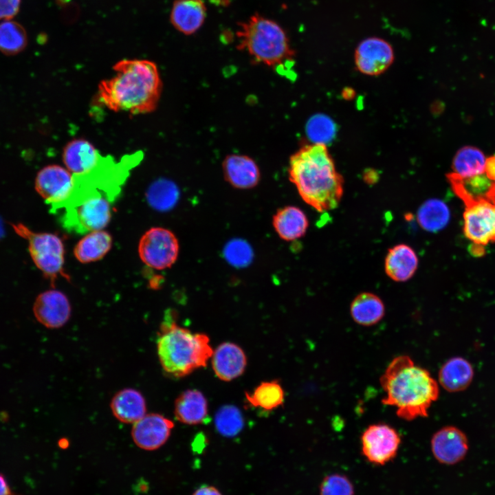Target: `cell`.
<instances>
[{"mask_svg": "<svg viewBox=\"0 0 495 495\" xmlns=\"http://www.w3.org/2000/svg\"><path fill=\"white\" fill-rule=\"evenodd\" d=\"M192 495H223L214 486L203 485L194 491Z\"/></svg>", "mask_w": 495, "mask_h": 495, "instance_id": "obj_37", "label": "cell"}, {"mask_svg": "<svg viewBox=\"0 0 495 495\" xmlns=\"http://www.w3.org/2000/svg\"><path fill=\"white\" fill-rule=\"evenodd\" d=\"M14 230L27 240L31 257L44 276L54 282L63 274L64 245L56 234L34 232L22 223L12 224Z\"/></svg>", "mask_w": 495, "mask_h": 495, "instance_id": "obj_7", "label": "cell"}, {"mask_svg": "<svg viewBox=\"0 0 495 495\" xmlns=\"http://www.w3.org/2000/svg\"><path fill=\"white\" fill-rule=\"evenodd\" d=\"M21 0H0V20L11 19L18 12Z\"/></svg>", "mask_w": 495, "mask_h": 495, "instance_id": "obj_36", "label": "cell"}, {"mask_svg": "<svg viewBox=\"0 0 495 495\" xmlns=\"http://www.w3.org/2000/svg\"><path fill=\"white\" fill-rule=\"evenodd\" d=\"M362 455L375 465H384L397 456L401 444L397 431L385 424L368 426L360 437Z\"/></svg>", "mask_w": 495, "mask_h": 495, "instance_id": "obj_10", "label": "cell"}, {"mask_svg": "<svg viewBox=\"0 0 495 495\" xmlns=\"http://www.w3.org/2000/svg\"><path fill=\"white\" fill-rule=\"evenodd\" d=\"M485 174L490 180L495 182V155L486 159Z\"/></svg>", "mask_w": 495, "mask_h": 495, "instance_id": "obj_38", "label": "cell"}, {"mask_svg": "<svg viewBox=\"0 0 495 495\" xmlns=\"http://www.w3.org/2000/svg\"><path fill=\"white\" fill-rule=\"evenodd\" d=\"M27 35L24 28L10 19L0 23V51L7 55L21 52L26 46Z\"/></svg>", "mask_w": 495, "mask_h": 495, "instance_id": "obj_31", "label": "cell"}, {"mask_svg": "<svg viewBox=\"0 0 495 495\" xmlns=\"http://www.w3.org/2000/svg\"><path fill=\"white\" fill-rule=\"evenodd\" d=\"M1 234H2V230H1V224H0V236L1 235Z\"/></svg>", "mask_w": 495, "mask_h": 495, "instance_id": "obj_40", "label": "cell"}, {"mask_svg": "<svg viewBox=\"0 0 495 495\" xmlns=\"http://www.w3.org/2000/svg\"><path fill=\"white\" fill-rule=\"evenodd\" d=\"M393 59L394 53L390 43L377 37L363 40L355 52L358 69L370 76L378 75L386 71Z\"/></svg>", "mask_w": 495, "mask_h": 495, "instance_id": "obj_14", "label": "cell"}, {"mask_svg": "<svg viewBox=\"0 0 495 495\" xmlns=\"http://www.w3.org/2000/svg\"><path fill=\"white\" fill-rule=\"evenodd\" d=\"M418 257L408 245L398 244L390 248L385 258L384 267L387 276L397 282L409 280L418 267Z\"/></svg>", "mask_w": 495, "mask_h": 495, "instance_id": "obj_21", "label": "cell"}, {"mask_svg": "<svg viewBox=\"0 0 495 495\" xmlns=\"http://www.w3.org/2000/svg\"><path fill=\"white\" fill-rule=\"evenodd\" d=\"M384 405L397 408V415L406 421L428 416L439 397V386L430 373L408 355L395 358L380 379Z\"/></svg>", "mask_w": 495, "mask_h": 495, "instance_id": "obj_3", "label": "cell"}, {"mask_svg": "<svg viewBox=\"0 0 495 495\" xmlns=\"http://www.w3.org/2000/svg\"><path fill=\"white\" fill-rule=\"evenodd\" d=\"M63 160L67 169L74 176L92 173L98 166L100 155L95 146L85 139L69 142L63 152Z\"/></svg>", "mask_w": 495, "mask_h": 495, "instance_id": "obj_16", "label": "cell"}, {"mask_svg": "<svg viewBox=\"0 0 495 495\" xmlns=\"http://www.w3.org/2000/svg\"><path fill=\"white\" fill-rule=\"evenodd\" d=\"M432 453L440 463L455 465L464 459L469 450L465 434L455 426H447L437 430L430 441Z\"/></svg>", "mask_w": 495, "mask_h": 495, "instance_id": "obj_13", "label": "cell"}, {"mask_svg": "<svg viewBox=\"0 0 495 495\" xmlns=\"http://www.w3.org/2000/svg\"><path fill=\"white\" fill-rule=\"evenodd\" d=\"M217 431L225 437H232L238 434L243 426V418L241 411L235 406H225L217 412L214 419Z\"/></svg>", "mask_w": 495, "mask_h": 495, "instance_id": "obj_32", "label": "cell"}, {"mask_svg": "<svg viewBox=\"0 0 495 495\" xmlns=\"http://www.w3.org/2000/svg\"><path fill=\"white\" fill-rule=\"evenodd\" d=\"M174 415L179 422L185 424H202L208 417L207 400L199 390H186L177 397Z\"/></svg>", "mask_w": 495, "mask_h": 495, "instance_id": "obj_22", "label": "cell"}, {"mask_svg": "<svg viewBox=\"0 0 495 495\" xmlns=\"http://www.w3.org/2000/svg\"><path fill=\"white\" fill-rule=\"evenodd\" d=\"M206 8L202 0H175L170 11V22L179 32L190 35L203 25Z\"/></svg>", "mask_w": 495, "mask_h": 495, "instance_id": "obj_19", "label": "cell"}, {"mask_svg": "<svg viewBox=\"0 0 495 495\" xmlns=\"http://www.w3.org/2000/svg\"><path fill=\"white\" fill-rule=\"evenodd\" d=\"M245 397L252 406L265 410H272L283 404L284 391L276 380L263 382L252 393H245Z\"/></svg>", "mask_w": 495, "mask_h": 495, "instance_id": "obj_30", "label": "cell"}, {"mask_svg": "<svg viewBox=\"0 0 495 495\" xmlns=\"http://www.w3.org/2000/svg\"><path fill=\"white\" fill-rule=\"evenodd\" d=\"M114 75L98 87L99 100L109 110L132 115L157 108L162 82L156 64L144 59H122L113 66Z\"/></svg>", "mask_w": 495, "mask_h": 495, "instance_id": "obj_1", "label": "cell"}, {"mask_svg": "<svg viewBox=\"0 0 495 495\" xmlns=\"http://www.w3.org/2000/svg\"><path fill=\"white\" fill-rule=\"evenodd\" d=\"M474 370L463 358L454 357L447 360L439 372V381L446 390L454 393L465 390L471 384Z\"/></svg>", "mask_w": 495, "mask_h": 495, "instance_id": "obj_24", "label": "cell"}, {"mask_svg": "<svg viewBox=\"0 0 495 495\" xmlns=\"http://www.w3.org/2000/svg\"><path fill=\"white\" fill-rule=\"evenodd\" d=\"M212 366L217 377L223 381H231L240 376L247 365L243 349L232 342H223L212 355Z\"/></svg>", "mask_w": 495, "mask_h": 495, "instance_id": "obj_17", "label": "cell"}, {"mask_svg": "<svg viewBox=\"0 0 495 495\" xmlns=\"http://www.w3.org/2000/svg\"><path fill=\"white\" fill-rule=\"evenodd\" d=\"M289 178L302 199L322 212L335 209L343 194V179L325 144L305 145L289 162Z\"/></svg>", "mask_w": 495, "mask_h": 495, "instance_id": "obj_2", "label": "cell"}, {"mask_svg": "<svg viewBox=\"0 0 495 495\" xmlns=\"http://www.w3.org/2000/svg\"><path fill=\"white\" fill-rule=\"evenodd\" d=\"M450 210L447 205L437 199L424 202L417 212V221L426 231L436 232L443 229L450 219Z\"/></svg>", "mask_w": 495, "mask_h": 495, "instance_id": "obj_29", "label": "cell"}, {"mask_svg": "<svg viewBox=\"0 0 495 495\" xmlns=\"http://www.w3.org/2000/svg\"><path fill=\"white\" fill-rule=\"evenodd\" d=\"M112 237L102 230L87 233L75 245L74 254L82 263H88L102 258L110 250Z\"/></svg>", "mask_w": 495, "mask_h": 495, "instance_id": "obj_25", "label": "cell"}, {"mask_svg": "<svg viewBox=\"0 0 495 495\" xmlns=\"http://www.w3.org/2000/svg\"><path fill=\"white\" fill-rule=\"evenodd\" d=\"M110 408L113 416L124 424H133L146 414L144 397L132 388L118 391L111 400Z\"/></svg>", "mask_w": 495, "mask_h": 495, "instance_id": "obj_20", "label": "cell"}, {"mask_svg": "<svg viewBox=\"0 0 495 495\" xmlns=\"http://www.w3.org/2000/svg\"><path fill=\"white\" fill-rule=\"evenodd\" d=\"M179 242L169 230L155 227L147 230L138 244V254L142 261L155 270L171 267L179 254Z\"/></svg>", "mask_w": 495, "mask_h": 495, "instance_id": "obj_9", "label": "cell"}, {"mask_svg": "<svg viewBox=\"0 0 495 495\" xmlns=\"http://www.w3.org/2000/svg\"><path fill=\"white\" fill-rule=\"evenodd\" d=\"M114 199L105 190L75 182L69 198L54 213L63 210L62 226L68 232L85 234L102 230L108 224Z\"/></svg>", "mask_w": 495, "mask_h": 495, "instance_id": "obj_6", "label": "cell"}, {"mask_svg": "<svg viewBox=\"0 0 495 495\" xmlns=\"http://www.w3.org/2000/svg\"><path fill=\"white\" fill-rule=\"evenodd\" d=\"M173 427V422L162 415L146 413L133 424L131 437L140 449L153 451L166 443Z\"/></svg>", "mask_w": 495, "mask_h": 495, "instance_id": "obj_12", "label": "cell"}, {"mask_svg": "<svg viewBox=\"0 0 495 495\" xmlns=\"http://www.w3.org/2000/svg\"><path fill=\"white\" fill-rule=\"evenodd\" d=\"M486 158L478 148L466 146L460 148L452 161L454 174L461 177H470L485 173Z\"/></svg>", "mask_w": 495, "mask_h": 495, "instance_id": "obj_27", "label": "cell"}, {"mask_svg": "<svg viewBox=\"0 0 495 495\" xmlns=\"http://www.w3.org/2000/svg\"><path fill=\"white\" fill-rule=\"evenodd\" d=\"M350 313L353 320L362 326H372L384 316L385 307L377 295L370 292L358 294L351 302Z\"/></svg>", "mask_w": 495, "mask_h": 495, "instance_id": "obj_26", "label": "cell"}, {"mask_svg": "<svg viewBox=\"0 0 495 495\" xmlns=\"http://www.w3.org/2000/svg\"><path fill=\"white\" fill-rule=\"evenodd\" d=\"M71 311L67 297L56 289L40 294L33 306L36 320L50 329H57L65 325L70 318Z\"/></svg>", "mask_w": 495, "mask_h": 495, "instance_id": "obj_15", "label": "cell"}, {"mask_svg": "<svg viewBox=\"0 0 495 495\" xmlns=\"http://www.w3.org/2000/svg\"><path fill=\"white\" fill-rule=\"evenodd\" d=\"M464 204L463 232L473 243L482 247L495 241V199H472L456 195Z\"/></svg>", "mask_w": 495, "mask_h": 495, "instance_id": "obj_8", "label": "cell"}, {"mask_svg": "<svg viewBox=\"0 0 495 495\" xmlns=\"http://www.w3.org/2000/svg\"><path fill=\"white\" fill-rule=\"evenodd\" d=\"M239 25L237 48L246 51L255 62L275 67L292 60L294 52L276 22L255 14Z\"/></svg>", "mask_w": 495, "mask_h": 495, "instance_id": "obj_5", "label": "cell"}, {"mask_svg": "<svg viewBox=\"0 0 495 495\" xmlns=\"http://www.w3.org/2000/svg\"><path fill=\"white\" fill-rule=\"evenodd\" d=\"M179 191L177 185L170 179L160 178L148 187L146 197L148 204L159 211L172 209L177 202Z\"/></svg>", "mask_w": 495, "mask_h": 495, "instance_id": "obj_28", "label": "cell"}, {"mask_svg": "<svg viewBox=\"0 0 495 495\" xmlns=\"http://www.w3.org/2000/svg\"><path fill=\"white\" fill-rule=\"evenodd\" d=\"M222 166L226 180L236 188H254L260 180L259 168L256 162L248 156L228 155Z\"/></svg>", "mask_w": 495, "mask_h": 495, "instance_id": "obj_18", "label": "cell"}, {"mask_svg": "<svg viewBox=\"0 0 495 495\" xmlns=\"http://www.w3.org/2000/svg\"><path fill=\"white\" fill-rule=\"evenodd\" d=\"M74 186V177L67 168L53 164L43 168L35 179V188L50 206V212L70 196Z\"/></svg>", "mask_w": 495, "mask_h": 495, "instance_id": "obj_11", "label": "cell"}, {"mask_svg": "<svg viewBox=\"0 0 495 495\" xmlns=\"http://www.w3.org/2000/svg\"><path fill=\"white\" fill-rule=\"evenodd\" d=\"M0 495H14L12 493L6 478L1 473H0Z\"/></svg>", "mask_w": 495, "mask_h": 495, "instance_id": "obj_39", "label": "cell"}, {"mask_svg": "<svg viewBox=\"0 0 495 495\" xmlns=\"http://www.w3.org/2000/svg\"><path fill=\"white\" fill-rule=\"evenodd\" d=\"M272 225L280 239L292 241L304 236L309 222L300 208L287 206L276 211L273 216Z\"/></svg>", "mask_w": 495, "mask_h": 495, "instance_id": "obj_23", "label": "cell"}, {"mask_svg": "<svg viewBox=\"0 0 495 495\" xmlns=\"http://www.w3.org/2000/svg\"><path fill=\"white\" fill-rule=\"evenodd\" d=\"M320 495H354L355 488L350 478L343 474L327 475L319 487Z\"/></svg>", "mask_w": 495, "mask_h": 495, "instance_id": "obj_34", "label": "cell"}, {"mask_svg": "<svg viewBox=\"0 0 495 495\" xmlns=\"http://www.w3.org/2000/svg\"><path fill=\"white\" fill-rule=\"evenodd\" d=\"M209 338L179 326L171 314L160 325L157 353L162 369L175 377H182L206 366L212 355Z\"/></svg>", "mask_w": 495, "mask_h": 495, "instance_id": "obj_4", "label": "cell"}, {"mask_svg": "<svg viewBox=\"0 0 495 495\" xmlns=\"http://www.w3.org/2000/svg\"><path fill=\"white\" fill-rule=\"evenodd\" d=\"M223 255L230 265L243 267L252 261L253 251L252 247L245 241L234 239L226 243Z\"/></svg>", "mask_w": 495, "mask_h": 495, "instance_id": "obj_33", "label": "cell"}, {"mask_svg": "<svg viewBox=\"0 0 495 495\" xmlns=\"http://www.w3.org/2000/svg\"><path fill=\"white\" fill-rule=\"evenodd\" d=\"M335 124L327 116H313L307 122V132L309 138L316 144H325L335 134Z\"/></svg>", "mask_w": 495, "mask_h": 495, "instance_id": "obj_35", "label": "cell"}]
</instances>
